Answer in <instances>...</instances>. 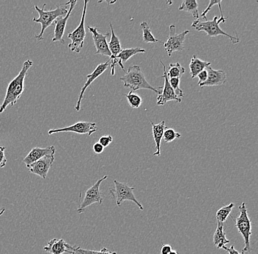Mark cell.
I'll use <instances>...</instances> for the list:
<instances>
[{
    "label": "cell",
    "mask_w": 258,
    "mask_h": 254,
    "mask_svg": "<svg viewBox=\"0 0 258 254\" xmlns=\"http://www.w3.org/2000/svg\"><path fill=\"white\" fill-rule=\"evenodd\" d=\"M33 65V62L30 59H27L24 62L22 70L8 84L6 97L3 104L0 106V114L3 113L8 106L14 107L18 100L20 99L24 91V80L29 69Z\"/></svg>",
    "instance_id": "cell-1"
},
{
    "label": "cell",
    "mask_w": 258,
    "mask_h": 254,
    "mask_svg": "<svg viewBox=\"0 0 258 254\" xmlns=\"http://www.w3.org/2000/svg\"><path fill=\"white\" fill-rule=\"evenodd\" d=\"M123 82V86L125 88H130L132 91L139 90H149L155 92L156 94H161V88H154L147 81L144 73L142 71L141 67L139 65H132L128 68L124 75L120 78Z\"/></svg>",
    "instance_id": "cell-2"
},
{
    "label": "cell",
    "mask_w": 258,
    "mask_h": 254,
    "mask_svg": "<svg viewBox=\"0 0 258 254\" xmlns=\"http://www.w3.org/2000/svg\"><path fill=\"white\" fill-rule=\"evenodd\" d=\"M69 6V3L63 5H59L56 9L50 10V11H45L46 4L43 5L42 9H40L38 6H35V9L39 14V17L34 18L32 21L41 25V30H40V33L35 35L34 38H36L39 41L43 40V33H44L45 30L48 27L52 25L57 18L66 16L69 9V6Z\"/></svg>",
    "instance_id": "cell-3"
},
{
    "label": "cell",
    "mask_w": 258,
    "mask_h": 254,
    "mask_svg": "<svg viewBox=\"0 0 258 254\" xmlns=\"http://www.w3.org/2000/svg\"><path fill=\"white\" fill-rule=\"evenodd\" d=\"M226 21H227V18L224 17L219 18L215 16L214 19L211 21L207 20L206 22H201L200 20L194 21L191 27L195 28L197 31L205 32L210 38L217 37L219 35H225L230 40L233 44L239 43L240 38L238 36L234 37L229 35L219 27L220 24L225 23Z\"/></svg>",
    "instance_id": "cell-4"
},
{
    "label": "cell",
    "mask_w": 258,
    "mask_h": 254,
    "mask_svg": "<svg viewBox=\"0 0 258 254\" xmlns=\"http://www.w3.org/2000/svg\"><path fill=\"white\" fill-rule=\"evenodd\" d=\"M239 215L237 216L235 222V226L238 229V232L241 234L244 240V247L243 252H251V245H250V237L252 234V228H251V221L248 215L247 207L245 202L238 207Z\"/></svg>",
    "instance_id": "cell-5"
},
{
    "label": "cell",
    "mask_w": 258,
    "mask_h": 254,
    "mask_svg": "<svg viewBox=\"0 0 258 254\" xmlns=\"http://www.w3.org/2000/svg\"><path fill=\"white\" fill-rule=\"evenodd\" d=\"M88 3V0H85L84 3L83 11H82V19H81L80 25L72 33H69L68 35V38L72 40V42L69 44V48L73 52L80 53L81 50L84 46V42H85V38L86 37L85 22Z\"/></svg>",
    "instance_id": "cell-6"
},
{
    "label": "cell",
    "mask_w": 258,
    "mask_h": 254,
    "mask_svg": "<svg viewBox=\"0 0 258 254\" xmlns=\"http://www.w3.org/2000/svg\"><path fill=\"white\" fill-rule=\"evenodd\" d=\"M114 187L109 189V192L112 197L115 199L117 207H120L122 202L125 201H132L134 203L138 206L140 210H143V205L137 201L133 191L135 187H129L125 183H120L117 181H114Z\"/></svg>",
    "instance_id": "cell-7"
},
{
    "label": "cell",
    "mask_w": 258,
    "mask_h": 254,
    "mask_svg": "<svg viewBox=\"0 0 258 254\" xmlns=\"http://www.w3.org/2000/svg\"><path fill=\"white\" fill-rule=\"evenodd\" d=\"M107 178V175L103 177L86 191L85 198H84L83 200L79 205L78 208H77V213L79 214L84 213L87 207H90V205H93V204L98 203L99 205H101L103 203L104 199V194L100 190V186H101L102 182L106 181Z\"/></svg>",
    "instance_id": "cell-8"
},
{
    "label": "cell",
    "mask_w": 258,
    "mask_h": 254,
    "mask_svg": "<svg viewBox=\"0 0 258 254\" xmlns=\"http://www.w3.org/2000/svg\"><path fill=\"white\" fill-rule=\"evenodd\" d=\"M175 26H169V35L168 39L164 43V48L167 51L169 57L172 56V53L175 51L180 52L184 49V42L185 36L189 33L188 30H185L182 33L176 34Z\"/></svg>",
    "instance_id": "cell-9"
},
{
    "label": "cell",
    "mask_w": 258,
    "mask_h": 254,
    "mask_svg": "<svg viewBox=\"0 0 258 254\" xmlns=\"http://www.w3.org/2000/svg\"><path fill=\"white\" fill-rule=\"evenodd\" d=\"M98 130L96 123L90 122H78L71 126L66 127L58 129H51L48 131V135L55 134V133H64V132H73L78 134L85 135L90 136L96 133Z\"/></svg>",
    "instance_id": "cell-10"
},
{
    "label": "cell",
    "mask_w": 258,
    "mask_h": 254,
    "mask_svg": "<svg viewBox=\"0 0 258 254\" xmlns=\"http://www.w3.org/2000/svg\"><path fill=\"white\" fill-rule=\"evenodd\" d=\"M160 63L163 67V78H164V85L163 87V91L161 92V94L158 95L157 102L156 104L158 106H164L167 104L168 101H176L177 103H180L182 100L179 98L175 91L172 89L169 82V78L167 76V70H166L165 65L163 63L162 61H160Z\"/></svg>",
    "instance_id": "cell-11"
},
{
    "label": "cell",
    "mask_w": 258,
    "mask_h": 254,
    "mask_svg": "<svg viewBox=\"0 0 258 254\" xmlns=\"http://www.w3.org/2000/svg\"><path fill=\"white\" fill-rule=\"evenodd\" d=\"M54 161V155H48L44 156L37 161L34 162L27 168L30 173L34 175H38L43 179H46L47 177L50 168L52 166Z\"/></svg>",
    "instance_id": "cell-12"
},
{
    "label": "cell",
    "mask_w": 258,
    "mask_h": 254,
    "mask_svg": "<svg viewBox=\"0 0 258 254\" xmlns=\"http://www.w3.org/2000/svg\"><path fill=\"white\" fill-rule=\"evenodd\" d=\"M88 28L89 31L92 34L95 46L96 48V54L111 57L110 51H109L107 41H106V38L109 37V35H110V34L101 33L96 27H91L88 26Z\"/></svg>",
    "instance_id": "cell-13"
},
{
    "label": "cell",
    "mask_w": 258,
    "mask_h": 254,
    "mask_svg": "<svg viewBox=\"0 0 258 254\" xmlns=\"http://www.w3.org/2000/svg\"><path fill=\"white\" fill-rule=\"evenodd\" d=\"M69 9L66 16L57 18V19L54 21V24H53V25L55 26V28H54V38H52V42L59 41L61 43H63V44L64 43L63 35L64 30H66V25H67L68 20H69L71 14H72L73 10L75 8L77 2L73 0V1L69 2Z\"/></svg>",
    "instance_id": "cell-14"
},
{
    "label": "cell",
    "mask_w": 258,
    "mask_h": 254,
    "mask_svg": "<svg viewBox=\"0 0 258 254\" xmlns=\"http://www.w3.org/2000/svg\"><path fill=\"white\" fill-rule=\"evenodd\" d=\"M110 66V60H108L107 62H104V63H101L100 65L97 66L96 68L93 70V73L90 74V75H87V81L85 82V85L83 88L81 90L80 95H79L78 101H77V104L75 106V109L77 112H80L81 109V103H82V99L84 98V94L85 92L86 91L87 88L93 83L96 78H98L100 75H102L103 73L106 71V69Z\"/></svg>",
    "instance_id": "cell-15"
},
{
    "label": "cell",
    "mask_w": 258,
    "mask_h": 254,
    "mask_svg": "<svg viewBox=\"0 0 258 254\" xmlns=\"http://www.w3.org/2000/svg\"><path fill=\"white\" fill-rule=\"evenodd\" d=\"M109 25H110L111 32H112V36H111L110 41L108 43V46H109V49L111 53V57L109 58L111 74H112V75H114L115 73V66L117 64V57L122 49V46H121L120 39L115 35L114 30H113L112 23H110Z\"/></svg>",
    "instance_id": "cell-16"
},
{
    "label": "cell",
    "mask_w": 258,
    "mask_h": 254,
    "mask_svg": "<svg viewBox=\"0 0 258 254\" xmlns=\"http://www.w3.org/2000/svg\"><path fill=\"white\" fill-rule=\"evenodd\" d=\"M206 70L208 72L207 80L199 85L201 88L204 87L221 86L227 81V75L223 70H214L211 66H209Z\"/></svg>",
    "instance_id": "cell-17"
},
{
    "label": "cell",
    "mask_w": 258,
    "mask_h": 254,
    "mask_svg": "<svg viewBox=\"0 0 258 254\" xmlns=\"http://www.w3.org/2000/svg\"><path fill=\"white\" fill-rule=\"evenodd\" d=\"M56 152V149L54 146H48L45 148L35 147L29 152L28 155L24 157L22 160L25 163L26 166L37 161L44 156L48 155H54Z\"/></svg>",
    "instance_id": "cell-18"
},
{
    "label": "cell",
    "mask_w": 258,
    "mask_h": 254,
    "mask_svg": "<svg viewBox=\"0 0 258 254\" xmlns=\"http://www.w3.org/2000/svg\"><path fill=\"white\" fill-rule=\"evenodd\" d=\"M69 246L70 244L67 243L63 239L54 238L48 241L47 245L43 247V250L51 254H63L69 253Z\"/></svg>",
    "instance_id": "cell-19"
},
{
    "label": "cell",
    "mask_w": 258,
    "mask_h": 254,
    "mask_svg": "<svg viewBox=\"0 0 258 254\" xmlns=\"http://www.w3.org/2000/svg\"><path fill=\"white\" fill-rule=\"evenodd\" d=\"M151 125H152V133L153 139H154L155 143H156V152L153 153L154 156L161 155V140L163 139V135L164 132L167 129L165 125V122L163 120L160 123L154 124L152 121L150 120Z\"/></svg>",
    "instance_id": "cell-20"
},
{
    "label": "cell",
    "mask_w": 258,
    "mask_h": 254,
    "mask_svg": "<svg viewBox=\"0 0 258 254\" xmlns=\"http://www.w3.org/2000/svg\"><path fill=\"white\" fill-rule=\"evenodd\" d=\"M145 52H146V51L145 49H141L140 47L122 49V51H120V54L117 57V65L120 66L124 71V70H125L124 63H125L133 56L136 55L137 54H145Z\"/></svg>",
    "instance_id": "cell-21"
},
{
    "label": "cell",
    "mask_w": 258,
    "mask_h": 254,
    "mask_svg": "<svg viewBox=\"0 0 258 254\" xmlns=\"http://www.w3.org/2000/svg\"><path fill=\"white\" fill-rule=\"evenodd\" d=\"M211 62L202 60L200 58L197 57L196 55H193L189 64L191 78H196L198 74L203 71V70H205V69L207 68L209 66H211Z\"/></svg>",
    "instance_id": "cell-22"
},
{
    "label": "cell",
    "mask_w": 258,
    "mask_h": 254,
    "mask_svg": "<svg viewBox=\"0 0 258 254\" xmlns=\"http://www.w3.org/2000/svg\"><path fill=\"white\" fill-rule=\"evenodd\" d=\"M214 245L217 248H222L226 244H228L230 240L226 237V233L223 223H218L217 229L213 237Z\"/></svg>",
    "instance_id": "cell-23"
},
{
    "label": "cell",
    "mask_w": 258,
    "mask_h": 254,
    "mask_svg": "<svg viewBox=\"0 0 258 254\" xmlns=\"http://www.w3.org/2000/svg\"><path fill=\"white\" fill-rule=\"evenodd\" d=\"M178 10L191 14L195 21H198L200 19L199 12H198V3L196 0H184Z\"/></svg>",
    "instance_id": "cell-24"
},
{
    "label": "cell",
    "mask_w": 258,
    "mask_h": 254,
    "mask_svg": "<svg viewBox=\"0 0 258 254\" xmlns=\"http://www.w3.org/2000/svg\"><path fill=\"white\" fill-rule=\"evenodd\" d=\"M69 253L70 254H117L116 252L111 251L108 250L106 247L101 249V250H92L88 249L82 248L79 246L72 245L69 246Z\"/></svg>",
    "instance_id": "cell-25"
},
{
    "label": "cell",
    "mask_w": 258,
    "mask_h": 254,
    "mask_svg": "<svg viewBox=\"0 0 258 254\" xmlns=\"http://www.w3.org/2000/svg\"><path fill=\"white\" fill-rule=\"evenodd\" d=\"M234 207H235V204L230 203L221 207L216 214L218 223H225L227 221V218L230 216Z\"/></svg>",
    "instance_id": "cell-26"
},
{
    "label": "cell",
    "mask_w": 258,
    "mask_h": 254,
    "mask_svg": "<svg viewBox=\"0 0 258 254\" xmlns=\"http://www.w3.org/2000/svg\"><path fill=\"white\" fill-rule=\"evenodd\" d=\"M140 27H141L142 30H143V41H144L145 43H158V42L161 43L160 41H159V40L155 38L154 35L151 33L149 25H148L147 22H142V23L140 24Z\"/></svg>",
    "instance_id": "cell-27"
},
{
    "label": "cell",
    "mask_w": 258,
    "mask_h": 254,
    "mask_svg": "<svg viewBox=\"0 0 258 254\" xmlns=\"http://www.w3.org/2000/svg\"><path fill=\"white\" fill-rule=\"evenodd\" d=\"M185 73V68L182 67L179 62L169 64L167 76L170 78H181L182 75Z\"/></svg>",
    "instance_id": "cell-28"
},
{
    "label": "cell",
    "mask_w": 258,
    "mask_h": 254,
    "mask_svg": "<svg viewBox=\"0 0 258 254\" xmlns=\"http://www.w3.org/2000/svg\"><path fill=\"white\" fill-rule=\"evenodd\" d=\"M127 99L128 104L132 109H138L143 104V99L139 95L134 93L133 91L129 92L128 94L124 95Z\"/></svg>",
    "instance_id": "cell-29"
},
{
    "label": "cell",
    "mask_w": 258,
    "mask_h": 254,
    "mask_svg": "<svg viewBox=\"0 0 258 254\" xmlns=\"http://www.w3.org/2000/svg\"><path fill=\"white\" fill-rule=\"evenodd\" d=\"M181 134L179 133H177L175 130L172 128H167L164 132V135H163V139H164V142L169 143L173 141L174 140L176 139H180L181 138Z\"/></svg>",
    "instance_id": "cell-30"
},
{
    "label": "cell",
    "mask_w": 258,
    "mask_h": 254,
    "mask_svg": "<svg viewBox=\"0 0 258 254\" xmlns=\"http://www.w3.org/2000/svg\"><path fill=\"white\" fill-rule=\"evenodd\" d=\"M169 82L170 83V86L172 87V89L175 91H178V96L180 97H184L183 91L180 88V78H169Z\"/></svg>",
    "instance_id": "cell-31"
},
{
    "label": "cell",
    "mask_w": 258,
    "mask_h": 254,
    "mask_svg": "<svg viewBox=\"0 0 258 254\" xmlns=\"http://www.w3.org/2000/svg\"><path fill=\"white\" fill-rule=\"evenodd\" d=\"M219 3H222V1H220V0H219V1H214V0H211V1L209 2V6H208L207 9L204 10V11H203V14H201V17L202 19L207 21V17H206V16H207L208 13L211 11V9L213 8V6H218Z\"/></svg>",
    "instance_id": "cell-32"
},
{
    "label": "cell",
    "mask_w": 258,
    "mask_h": 254,
    "mask_svg": "<svg viewBox=\"0 0 258 254\" xmlns=\"http://www.w3.org/2000/svg\"><path fill=\"white\" fill-rule=\"evenodd\" d=\"M113 138L112 136L110 135H108V136H101L99 139V141L98 143L101 144L104 148L107 147L112 142Z\"/></svg>",
    "instance_id": "cell-33"
},
{
    "label": "cell",
    "mask_w": 258,
    "mask_h": 254,
    "mask_svg": "<svg viewBox=\"0 0 258 254\" xmlns=\"http://www.w3.org/2000/svg\"><path fill=\"white\" fill-rule=\"evenodd\" d=\"M6 149V147L0 146V168L6 166V163H7V158H6V154H5Z\"/></svg>",
    "instance_id": "cell-34"
},
{
    "label": "cell",
    "mask_w": 258,
    "mask_h": 254,
    "mask_svg": "<svg viewBox=\"0 0 258 254\" xmlns=\"http://www.w3.org/2000/svg\"><path fill=\"white\" fill-rule=\"evenodd\" d=\"M197 77H198V79H199V81H198V85L201 84L202 83L206 81L208 78V72L206 69H205V70H203V71L198 74Z\"/></svg>",
    "instance_id": "cell-35"
},
{
    "label": "cell",
    "mask_w": 258,
    "mask_h": 254,
    "mask_svg": "<svg viewBox=\"0 0 258 254\" xmlns=\"http://www.w3.org/2000/svg\"><path fill=\"white\" fill-rule=\"evenodd\" d=\"M93 151L96 154H101L104 150V147L100 143L97 142L93 145Z\"/></svg>",
    "instance_id": "cell-36"
},
{
    "label": "cell",
    "mask_w": 258,
    "mask_h": 254,
    "mask_svg": "<svg viewBox=\"0 0 258 254\" xmlns=\"http://www.w3.org/2000/svg\"><path fill=\"white\" fill-rule=\"evenodd\" d=\"M222 248L225 249L226 251L228 252L229 254H244V252L243 251H241V253H240L239 251L235 250L233 245H231L230 247H227L224 246V247H222Z\"/></svg>",
    "instance_id": "cell-37"
},
{
    "label": "cell",
    "mask_w": 258,
    "mask_h": 254,
    "mask_svg": "<svg viewBox=\"0 0 258 254\" xmlns=\"http://www.w3.org/2000/svg\"><path fill=\"white\" fill-rule=\"evenodd\" d=\"M172 250V246L169 245H163L161 249V254H169Z\"/></svg>",
    "instance_id": "cell-38"
},
{
    "label": "cell",
    "mask_w": 258,
    "mask_h": 254,
    "mask_svg": "<svg viewBox=\"0 0 258 254\" xmlns=\"http://www.w3.org/2000/svg\"><path fill=\"white\" fill-rule=\"evenodd\" d=\"M5 212H6V208H5V207H0V216L3 215V214L5 213Z\"/></svg>",
    "instance_id": "cell-39"
},
{
    "label": "cell",
    "mask_w": 258,
    "mask_h": 254,
    "mask_svg": "<svg viewBox=\"0 0 258 254\" xmlns=\"http://www.w3.org/2000/svg\"><path fill=\"white\" fill-rule=\"evenodd\" d=\"M169 254H178L177 253V251H175V250H172V251L170 252Z\"/></svg>",
    "instance_id": "cell-40"
}]
</instances>
